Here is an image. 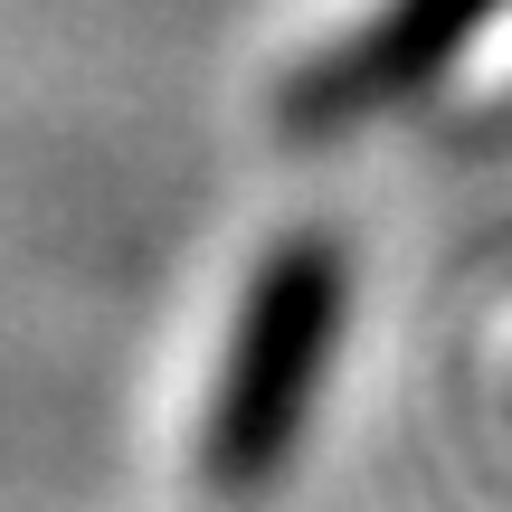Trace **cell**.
<instances>
[{
    "label": "cell",
    "mask_w": 512,
    "mask_h": 512,
    "mask_svg": "<svg viewBox=\"0 0 512 512\" xmlns=\"http://www.w3.org/2000/svg\"><path fill=\"white\" fill-rule=\"evenodd\" d=\"M342 313H351V266L323 228H294L256 256L200 418V484L219 503H256L285 484L294 446L313 427V399H323Z\"/></svg>",
    "instance_id": "1"
},
{
    "label": "cell",
    "mask_w": 512,
    "mask_h": 512,
    "mask_svg": "<svg viewBox=\"0 0 512 512\" xmlns=\"http://www.w3.org/2000/svg\"><path fill=\"white\" fill-rule=\"evenodd\" d=\"M503 10L512 0H380L361 29L313 48L304 67L275 86V124H285L294 143H332V133L380 124V114L418 105Z\"/></svg>",
    "instance_id": "2"
}]
</instances>
